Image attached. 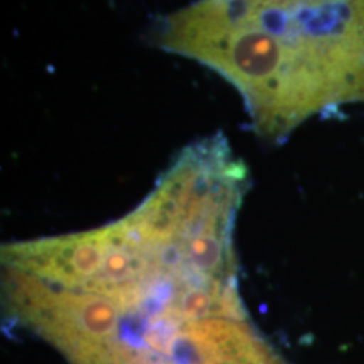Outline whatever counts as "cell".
<instances>
[{"instance_id": "obj_1", "label": "cell", "mask_w": 364, "mask_h": 364, "mask_svg": "<svg viewBox=\"0 0 364 364\" xmlns=\"http://www.w3.org/2000/svg\"><path fill=\"white\" fill-rule=\"evenodd\" d=\"M156 46L226 80L273 144L364 103V0H196L159 22Z\"/></svg>"}]
</instances>
